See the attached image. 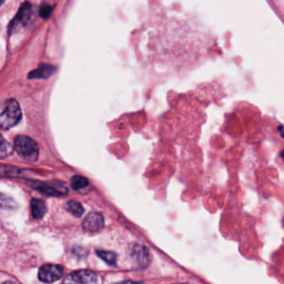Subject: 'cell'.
<instances>
[{
	"mask_svg": "<svg viewBox=\"0 0 284 284\" xmlns=\"http://www.w3.org/2000/svg\"><path fill=\"white\" fill-rule=\"evenodd\" d=\"M22 119V112L18 102L9 99L3 105L0 111V128L9 130L18 125Z\"/></svg>",
	"mask_w": 284,
	"mask_h": 284,
	"instance_id": "cell-1",
	"label": "cell"
},
{
	"mask_svg": "<svg viewBox=\"0 0 284 284\" xmlns=\"http://www.w3.org/2000/svg\"><path fill=\"white\" fill-rule=\"evenodd\" d=\"M14 148L18 155L26 162H35L39 158V149L38 144L27 136H17L14 139Z\"/></svg>",
	"mask_w": 284,
	"mask_h": 284,
	"instance_id": "cell-2",
	"label": "cell"
},
{
	"mask_svg": "<svg viewBox=\"0 0 284 284\" xmlns=\"http://www.w3.org/2000/svg\"><path fill=\"white\" fill-rule=\"evenodd\" d=\"M34 17V9L29 2H24L21 5L16 15L13 18L9 25V33L10 35L25 29L30 25Z\"/></svg>",
	"mask_w": 284,
	"mask_h": 284,
	"instance_id": "cell-3",
	"label": "cell"
},
{
	"mask_svg": "<svg viewBox=\"0 0 284 284\" xmlns=\"http://www.w3.org/2000/svg\"><path fill=\"white\" fill-rule=\"evenodd\" d=\"M30 186L49 196H61L68 194V189L60 183L51 182L31 181Z\"/></svg>",
	"mask_w": 284,
	"mask_h": 284,
	"instance_id": "cell-4",
	"label": "cell"
},
{
	"mask_svg": "<svg viewBox=\"0 0 284 284\" xmlns=\"http://www.w3.org/2000/svg\"><path fill=\"white\" fill-rule=\"evenodd\" d=\"M64 275V268L57 264H44L39 268V278L44 282H53Z\"/></svg>",
	"mask_w": 284,
	"mask_h": 284,
	"instance_id": "cell-5",
	"label": "cell"
},
{
	"mask_svg": "<svg viewBox=\"0 0 284 284\" xmlns=\"http://www.w3.org/2000/svg\"><path fill=\"white\" fill-rule=\"evenodd\" d=\"M97 275L92 271H75L67 276L64 284H96Z\"/></svg>",
	"mask_w": 284,
	"mask_h": 284,
	"instance_id": "cell-6",
	"label": "cell"
},
{
	"mask_svg": "<svg viewBox=\"0 0 284 284\" xmlns=\"http://www.w3.org/2000/svg\"><path fill=\"white\" fill-rule=\"evenodd\" d=\"M105 221L103 214L98 212H91L86 216L82 222V228L86 232H100L104 228Z\"/></svg>",
	"mask_w": 284,
	"mask_h": 284,
	"instance_id": "cell-7",
	"label": "cell"
},
{
	"mask_svg": "<svg viewBox=\"0 0 284 284\" xmlns=\"http://www.w3.org/2000/svg\"><path fill=\"white\" fill-rule=\"evenodd\" d=\"M132 257L134 259L135 263L140 268H146L149 264V252L146 247L139 244L132 246Z\"/></svg>",
	"mask_w": 284,
	"mask_h": 284,
	"instance_id": "cell-8",
	"label": "cell"
},
{
	"mask_svg": "<svg viewBox=\"0 0 284 284\" xmlns=\"http://www.w3.org/2000/svg\"><path fill=\"white\" fill-rule=\"evenodd\" d=\"M56 70H57V69L52 65L41 64V65H39L38 69L32 71L28 74V78H33V79H35V78H48L52 76L56 72Z\"/></svg>",
	"mask_w": 284,
	"mask_h": 284,
	"instance_id": "cell-9",
	"label": "cell"
},
{
	"mask_svg": "<svg viewBox=\"0 0 284 284\" xmlns=\"http://www.w3.org/2000/svg\"><path fill=\"white\" fill-rule=\"evenodd\" d=\"M31 212L34 218L41 219L47 213V206L43 200L39 199H33L31 200Z\"/></svg>",
	"mask_w": 284,
	"mask_h": 284,
	"instance_id": "cell-10",
	"label": "cell"
},
{
	"mask_svg": "<svg viewBox=\"0 0 284 284\" xmlns=\"http://www.w3.org/2000/svg\"><path fill=\"white\" fill-rule=\"evenodd\" d=\"M23 174V171L22 169L18 168L15 166L0 164V176L2 177H21Z\"/></svg>",
	"mask_w": 284,
	"mask_h": 284,
	"instance_id": "cell-11",
	"label": "cell"
},
{
	"mask_svg": "<svg viewBox=\"0 0 284 284\" xmlns=\"http://www.w3.org/2000/svg\"><path fill=\"white\" fill-rule=\"evenodd\" d=\"M66 209L69 213L77 217H81L84 213V209L82 204L77 200H70L67 203Z\"/></svg>",
	"mask_w": 284,
	"mask_h": 284,
	"instance_id": "cell-12",
	"label": "cell"
},
{
	"mask_svg": "<svg viewBox=\"0 0 284 284\" xmlns=\"http://www.w3.org/2000/svg\"><path fill=\"white\" fill-rule=\"evenodd\" d=\"M97 255L98 257L103 259V261L106 262L108 265H111V266L116 265V258H117L116 253L112 252V251H106V250H98Z\"/></svg>",
	"mask_w": 284,
	"mask_h": 284,
	"instance_id": "cell-13",
	"label": "cell"
},
{
	"mask_svg": "<svg viewBox=\"0 0 284 284\" xmlns=\"http://www.w3.org/2000/svg\"><path fill=\"white\" fill-rule=\"evenodd\" d=\"M13 146L0 134V159H5L13 153Z\"/></svg>",
	"mask_w": 284,
	"mask_h": 284,
	"instance_id": "cell-14",
	"label": "cell"
},
{
	"mask_svg": "<svg viewBox=\"0 0 284 284\" xmlns=\"http://www.w3.org/2000/svg\"><path fill=\"white\" fill-rule=\"evenodd\" d=\"M89 181L86 177L81 176V175H74L71 180V185L73 187V190L75 191H79V190L83 189L85 187L87 186Z\"/></svg>",
	"mask_w": 284,
	"mask_h": 284,
	"instance_id": "cell-15",
	"label": "cell"
},
{
	"mask_svg": "<svg viewBox=\"0 0 284 284\" xmlns=\"http://www.w3.org/2000/svg\"><path fill=\"white\" fill-rule=\"evenodd\" d=\"M16 207L17 205L13 199L0 192V208L1 209H13Z\"/></svg>",
	"mask_w": 284,
	"mask_h": 284,
	"instance_id": "cell-16",
	"label": "cell"
},
{
	"mask_svg": "<svg viewBox=\"0 0 284 284\" xmlns=\"http://www.w3.org/2000/svg\"><path fill=\"white\" fill-rule=\"evenodd\" d=\"M52 11H53V7L52 6L49 5H42L41 9H40L39 14H40V17L43 18V19H47V18L51 16Z\"/></svg>",
	"mask_w": 284,
	"mask_h": 284,
	"instance_id": "cell-17",
	"label": "cell"
},
{
	"mask_svg": "<svg viewBox=\"0 0 284 284\" xmlns=\"http://www.w3.org/2000/svg\"><path fill=\"white\" fill-rule=\"evenodd\" d=\"M116 284H143L141 282H134V281H124V282H118Z\"/></svg>",
	"mask_w": 284,
	"mask_h": 284,
	"instance_id": "cell-18",
	"label": "cell"
},
{
	"mask_svg": "<svg viewBox=\"0 0 284 284\" xmlns=\"http://www.w3.org/2000/svg\"><path fill=\"white\" fill-rule=\"evenodd\" d=\"M277 131L280 132L281 137L284 138V125H279V127L277 128Z\"/></svg>",
	"mask_w": 284,
	"mask_h": 284,
	"instance_id": "cell-19",
	"label": "cell"
},
{
	"mask_svg": "<svg viewBox=\"0 0 284 284\" xmlns=\"http://www.w3.org/2000/svg\"><path fill=\"white\" fill-rule=\"evenodd\" d=\"M3 284H18L15 282H12V281H7V282H4Z\"/></svg>",
	"mask_w": 284,
	"mask_h": 284,
	"instance_id": "cell-20",
	"label": "cell"
},
{
	"mask_svg": "<svg viewBox=\"0 0 284 284\" xmlns=\"http://www.w3.org/2000/svg\"><path fill=\"white\" fill-rule=\"evenodd\" d=\"M280 156H281V158H282V159L283 160V162H284V150L281 151V153H280Z\"/></svg>",
	"mask_w": 284,
	"mask_h": 284,
	"instance_id": "cell-21",
	"label": "cell"
},
{
	"mask_svg": "<svg viewBox=\"0 0 284 284\" xmlns=\"http://www.w3.org/2000/svg\"><path fill=\"white\" fill-rule=\"evenodd\" d=\"M5 2V0H0V6H1V5H2Z\"/></svg>",
	"mask_w": 284,
	"mask_h": 284,
	"instance_id": "cell-22",
	"label": "cell"
}]
</instances>
